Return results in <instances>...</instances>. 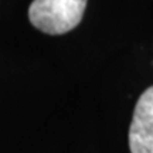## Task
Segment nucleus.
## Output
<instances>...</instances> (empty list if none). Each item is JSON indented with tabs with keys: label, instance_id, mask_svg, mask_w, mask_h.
Segmentation results:
<instances>
[{
	"label": "nucleus",
	"instance_id": "nucleus-2",
	"mask_svg": "<svg viewBox=\"0 0 153 153\" xmlns=\"http://www.w3.org/2000/svg\"><path fill=\"white\" fill-rule=\"evenodd\" d=\"M131 153H153V87L137 99L129 128Z\"/></svg>",
	"mask_w": 153,
	"mask_h": 153
},
{
	"label": "nucleus",
	"instance_id": "nucleus-1",
	"mask_svg": "<svg viewBox=\"0 0 153 153\" xmlns=\"http://www.w3.org/2000/svg\"><path fill=\"white\" fill-rule=\"evenodd\" d=\"M87 0H33L30 23L47 34H64L75 28L85 11Z\"/></svg>",
	"mask_w": 153,
	"mask_h": 153
}]
</instances>
